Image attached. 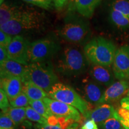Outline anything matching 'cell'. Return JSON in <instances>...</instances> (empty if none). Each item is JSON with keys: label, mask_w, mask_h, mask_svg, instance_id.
Returning a JSON list of instances; mask_svg holds the SVG:
<instances>
[{"label": "cell", "mask_w": 129, "mask_h": 129, "mask_svg": "<svg viewBox=\"0 0 129 129\" xmlns=\"http://www.w3.org/2000/svg\"><path fill=\"white\" fill-rule=\"evenodd\" d=\"M29 105L35 111L39 113L40 115L46 118L48 120L51 116L54 115L51 113L47 105L43 101V100H38V101H30Z\"/></svg>", "instance_id": "obj_21"}, {"label": "cell", "mask_w": 129, "mask_h": 129, "mask_svg": "<svg viewBox=\"0 0 129 129\" xmlns=\"http://www.w3.org/2000/svg\"><path fill=\"white\" fill-rule=\"evenodd\" d=\"M69 0H53V5L57 10H61L67 6Z\"/></svg>", "instance_id": "obj_32"}, {"label": "cell", "mask_w": 129, "mask_h": 129, "mask_svg": "<svg viewBox=\"0 0 129 129\" xmlns=\"http://www.w3.org/2000/svg\"><path fill=\"white\" fill-rule=\"evenodd\" d=\"M3 112L7 114L17 126L23 123L26 119V108H14L10 106L7 110Z\"/></svg>", "instance_id": "obj_20"}, {"label": "cell", "mask_w": 129, "mask_h": 129, "mask_svg": "<svg viewBox=\"0 0 129 129\" xmlns=\"http://www.w3.org/2000/svg\"><path fill=\"white\" fill-rule=\"evenodd\" d=\"M3 3H4V0H0V4H2Z\"/></svg>", "instance_id": "obj_39"}, {"label": "cell", "mask_w": 129, "mask_h": 129, "mask_svg": "<svg viewBox=\"0 0 129 129\" xmlns=\"http://www.w3.org/2000/svg\"><path fill=\"white\" fill-rule=\"evenodd\" d=\"M99 129H122V125L115 117L108 119L98 125Z\"/></svg>", "instance_id": "obj_25"}, {"label": "cell", "mask_w": 129, "mask_h": 129, "mask_svg": "<svg viewBox=\"0 0 129 129\" xmlns=\"http://www.w3.org/2000/svg\"><path fill=\"white\" fill-rule=\"evenodd\" d=\"M116 51L114 43L102 37L93 38L84 48V53L90 62L104 67L113 64Z\"/></svg>", "instance_id": "obj_1"}, {"label": "cell", "mask_w": 129, "mask_h": 129, "mask_svg": "<svg viewBox=\"0 0 129 129\" xmlns=\"http://www.w3.org/2000/svg\"><path fill=\"white\" fill-rule=\"evenodd\" d=\"M122 129H127V128H124V127H122Z\"/></svg>", "instance_id": "obj_41"}, {"label": "cell", "mask_w": 129, "mask_h": 129, "mask_svg": "<svg viewBox=\"0 0 129 129\" xmlns=\"http://www.w3.org/2000/svg\"><path fill=\"white\" fill-rule=\"evenodd\" d=\"M10 106L9 99L2 88H0V108L2 111H4Z\"/></svg>", "instance_id": "obj_30"}, {"label": "cell", "mask_w": 129, "mask_h": 129, "mask_svg": "<svg viewBox=\"0 0 129 129\" xmlns=\"http://www.w3.org/2000/svg\"><path fill=\"white\" fill-rule=\"evenodd\" d=\"M29 99L23 91L13 99L10 100V106L14 108H26L29 105Z\"/></svg>", "instance_id": "obj_24"}, {"label": "cell", "mask_w": 129, "mask_h": 129, "mask_svg": "<svg viewBox=\"0 0 129 129\" xmlns=\"http://www.w3.org/2000/svg\"><path fill=\"white\" fill-rule=\"evenodd\" d=\"M120 107L129 109V97L125 96L120 100Z\"/></svg>", "instance_id": "obj_35"}, {"label": "cell", "mask_w": 129, "mask_h": 129, "mask_svg": "<svg viewBox=\"0 0 129 129\" xmlns=\"http://www.w3.org/2000/svg\"><path fill=\"white\" fill-rule=\"evenodd\" d=\"M87 58L76 48L67 47L64 49L57 64V71L64 75H77L86 70Z\"/></svg>", "instance_id": "obj_4"}, {"label": "cell", "mask_w": 129, "mask_h": 129, "mask_svg": "<svg viewBox=\"0 0 129 129\" xmlns=\"http://www.w3.org/2000/svg\"><path fill=\"white\" fill-rule=\"evenodd\" d=\"M117 111L112 105L102 104L96 106L94 108L87 111L83 114V117L87 120L94 121L98 125L108 119L115 117Z\"/></svg>", "instance_id": "obj_13"}, {"label": "cell", "mask_w": 129, "mask_h": 129, "mask_svg": "<svg viewBox=\"0 0 129 129\" xmlns=\"http://www.w3.org/2000/svg\"><path fill=\"white\" fill-rule=\"evenodd\" d=\"M57 50V46L49 38L40 39L30 44L28 59L30 63L46 62Z\"/></svg>", "instance_id": "obj_6"}, {"label": "cell", "mask_w": 129, "mask_h": 129, "mask_svg": "<svg viewBox=\"0 0 129 129\" xmlns=\"http://www.w3.org/2000/svg\"><path fill=\"white\" fill-rule=\"evenodd\" d=\"M51 99L74 106L82 114L91 109V105L81 96L73 88L68 85L58 82L48 92Z\"/></svg>", "instance_id": "obj_5"}, {"label": "cell", "mask_w": 129, "mask_h": 129, "mask_svg": "<svg viewBox=\"0 0 129 129\" xmlns=\"http://www.w3.org/2000/svg\"><path fill=\"white\" fill-rule=\"evenodd\" d=\"M112 70L115 78L129 81V46H123L116 51Z\"/></svg>", "instance_id": "obj_10"}, {"label": "cell", "mask_w": 129, "mask_h": 129, "mask_svg": "<svg viewBox=\"0 0 129 129\" xmlns=\"http://www.w3.org/2000/svg\"><path fill=\"white\" fill-rule=\"evenodd\" d=\"M111 9L118 11L129 17L128 0H115L112 3Z\"/></svg>", "instance_id": "obj_26"}, {"label": "cell", "mask_w": 129, "mask_h": 129, "mask_svg": "<svg viewBox=\"0 0 129 129\" xmlns=\"http://www.w3.org/2000/svg\"><path fill=\"white\" fill-rule=\"evenodd\" d=\"M26 118L30 121L37 122L40 124H48L47 119L40 115L30 106L26 107Z\"/></svg>", "instance_id": "obj_23"}, {"label": "cell", "mask_w": 129, "mask_h": 129, "mask_svg": "<svg viewBox=\"0 0 129 129\" xmlns=\"http://www.w3.org/2000/svg\"><path fill=\"white\" fill-rule=\"evenodd\" d=\"M128 96V97H129V90H128V93H127V96Z\"/></svg>", "instance_id": "obj_40"}, {"label": "cell", "mask_w": 129, "mask_h": 129, "mask_svg": "<svg viewBox=\"0 0 129 129\" xmlns=\"http://www.w3.org/2000/svg\"><path fill=\"white\" fill-rule=\"evenodd\" d=\"M88 32L87 26L78 22L68 23L59 30L60 37L71 43H80L83 41Z\"/></svg>", "instance_id": "obj_11"}, {"label": "cell", "mask_w": 129, "mask_h": 129, "mask_svg": "<svg viewBox=\"0 0 129 129\" xmlns=\"http://www.w3.org/2000/svg\"><path fill=\"white\" fill-rule=\"evenodd\" d=\"M90 76L93 80L104 87H108L115 82V75L110 67L93 64L89 70Z\"/></svg>", "instance_id": "obj_14"}, {"label": "cell", "mask_w": 129, "mask_h": 129, "mask_svg": "<svg viewBox=\"0 0 129 129\" xmlns=\"http://www.w3.org/2000/svg\"><path fill=\"white\" fill-rule=\"evenodd\" d=\"M19 129H37L35 128V125L32 124L31 122L28 121H25L23 123L20 125Z\"/></svg>", "instance_id": "obj_36"}, {"label": "cell", "mask_w": 129, "mask_h": 129, "mask_svg": "<svg viewBox=\"0 0 129 129\" xmlns=\"http://www.w3.org/2000/svg\"><path fill=\"white\" fill-rule=\"evenodd\" d=\"M43 101L51 111V113L56 117L66 118L78 123L82 121L81 113L74 106L53 99L49 97L44 98Z\"/></svg>", "instance_id": "obj_8"}, {"label": "cell", "mask_w": 129, "mask_h": 129, "mask_svg": "<svg viewBox=\"0 0 129 129\" xmlns=\"http://www.w3.org/2000/svg\"><path fill=\"white\" fill-rule=\"evenodd\" d=\"M8 60H10V58L7 49L0 47V63Z\"/></svg>", "instance_id": "obj_34"}, {"label": "cell", "mask_w": 129, "mask_h": 129, "mask_svg": "<svg viewBox=\"0 0 129 129\" xmlns=\"http://www.w3.org/2000/svg\"><path fill=\"white\" fill-rule=\"evenodd\" d=\"M23 83L21 79L17 77L1 78V88L7 94L9 101L16 98L22 92Z\"/></svg>", "instance_id": "obj_16"}, {"label": "cell", "mask_w": 129, "mask_h": 129, "mask_svg": "<svg viewBox=\"0 0 129 129\" xmlns=\"http://www.w3.org/2000/svg\"><path fill=\"white\" fill-rule=\"evenodd\" d=\"M81 129H99V126L94 121L87 120L81 127Z\"/></svg>", "instance_id": "obj_31"}, {"label": "cell", "mask_w": 129, "mask_h": 129, "mask_svg": "<svg viewBox=\"0 0 129 129\" xmlns=\"http://www.w3.org/2000/svg\"><path fill=\"white\" fill-rule=\"evenodd\" d=\"M30 43L20 35H16L6 48L10 60L27 65L29 63L28 50Z\"/></svg>", "instance_id": "obj_9"}, {"label": "cell", "mask_w": 129, "mask_h": 129, "mask_svg": "<svg viewBox=\"0 0 129 129\" xmlns=\"http://www.w3.org/2000/svg\"><path fill=\"white\" fill-rule=\"evenodd\" d=\"M22 91L25 93L30 101L43 100L49 97L47 92L30 81L24 82Z\"/></svg>", "instance_id": "obj_18"}, {"label": "cell", "mask_w": 129, "mask_h": 129, "mask_svg": "<svg viewBox=\"0 0 129 129\" xmlns=\"http://www.w3.org/2000/svg\"><path fill=\"white\" fill-rule=\"evenodd\" d=\"M111 19L112 22L120 28H124L129 26V17L118 11L111 9Z\"/></svg>", "instance_id": "obj_22"}, {"label": "cell", "mask_w": 129, "mask_h": 129, "mask_svg": "<svg viewBox=\"0 0 129 129\" xmlns=\"http://www.w3.org/2000/svg\"><path fill=\"white\" fill-rule=\"evenodd\" d=\"M25 65L16 61L10 59L0 63L1 78L17 77L21 79L23 83L25 80Z\"/></svg>", "instance_id": "obj_15"}, {"label": "cell", "mask_w": 129, "mask_h": 129, "mask_svg": "<svg viewBox=\"0 0 129 129\" xmlns=\"http://www.w3.org/2000/svg\"><path fill=\"white\" fill-rule=\"evenodd\" d=\"M25 81H30L46 92L48 93L53 85L58 83L57 76L47 62L29 63L25 65Z\"/></svg>", "instance_id": "obj_2"}, {"label": "cell", "mask_w": 129, "mask_h": 129, "mask_svg": "<svg viewBox=\"0 0 129 129\" xmlns=\"http://www.w3.org/2000/svg\"><path fill=\"white\" fill-rule=\"evenodd\" d=\"M75 1H76V0H69V1H70L71 3H74H74H75Z\"/></svg>", "instance_id": "obj_38"}, {"label": "cell", "mask_w": 129, "mask_h": 129, "mask_svg": "<svg viewBox=\"0 0 129 129\" xmlns=\"http://www.w3.org/2000/svg\"><path fill=\"white\" fill-rule=\"evenodd\" d=\"M117 113L121 118L129 121V109L120 107V108L118 109Z\"/></svg>", "instance_id": "obj_33"}, {"label": "cell", "mask_w": 129, "mask_h": 129, "mask_svg": "<svg viewBox=\"0 0 129 129\" xmlns=\"http://www.w3.org/2000/svg\"><path fill=\"white\" fill-rule=\"evenodd\" d=\"M13 37L2 30H0V47L7 48L12 41Z\"/></svg>", "instance_id": "obj_29"}, {"label": "cell", "mask_w": 129, "mask_h": 129, "mask_svg": "<svg viewBox=\"0 0 129 129\" xmlns=\"http://www.w3.org/2000/svg\"><path fill=\"white\" fill-rule=\"evenodd\" d=\"M41 23V16L37 12L21 9L12 20L0 26V28L13 37L19 35L22 32L36 29L40 28Z\"/></svg>", "instance_id": "obj_3"}, {"label": "cell", "mask_w": 129, "mask_h": 129, "mask_svg": "<svg viewBox=\"0 0 129 129\" xmlns=\"http://www.w3.org/2000/svg\"><path fill=\"white\" fill-rule=\"evenodd\" d=\"M104 86L90 78L84 79L80 88L81 96L91 105L101 104L102 99L105 91Z\"/></svg>", "instance_id": "obj_7"}, {"label": "cell", "mask_w": 129, "mask_h": 129, "mask_svg": "<svg viewBox=\"0 0 129 129\" xmlns=\"http://www.w3.org/2000/svg\"><path fill=\"white\" fill-rule=\"evenodd\" d=\"M115 117L116 118H117L119 121H120L121 123V124L122 125V126L124 127V128H127V129H129V121H128L125 120H124V119L121 118L120 116L118 115V113L116 114Z\"/></svg>", "instance_id": "obj_37"}, {"label": "cell", "mask_w": 129, "mask_h": 129, "mask_svg": "<svg viewBox=\"0 0 129 129\" xmlns=\"http://www.w3.org/2000/svg\"><path fill=\"white\" fill-rule=\"evenodd\" d=\"M103 0H76L74 3L75 9L84 17H90L95 9Z\"/></svg>", "instance_id": "obj_17"}, {"label": "cell", "mask_w": 129, "mask_h": 129, "mask_svg": "<svg viewBox=\"0 0 129 129\" xmlns=\"http://www.w3.org/2000/svg\"><path fill=\"white\" fill-rule=\"evenodd\" d=\"M16 127L17 125L11 118L1 111L0 114V129H14Z\"/></svg>", "instance_id": "obj_27"}, {"label": "cell", "mask_w": 129, "mask_h": 129, "mask_svg": "<svg viewBox=\"0 0 129 129\" xmlns=\"http://www.w3.org/2000/svg\"><path fill=\"white\" fill-rule=\"evenodd\" d=\"M23 1L45 10L51 9L53 4V0H23Z\"/></svg>", "instance_id": "obj_28"}, {"label": "cell", "mask_w": 129, "mask_h": 129, "mask_svg": "<svg viewBox=\"0 0 129 129\" xmlns=\"http://www.w3.org/2000/svg\"><path fill=\"white\" fill-rule=\"evenodd\" d=\"M129 90V81L119 80L114 82L105 90L102 99V104H109L117 102L124 98Z\"/></svg>", "instance_id": "obj_12"}, {"label": "cell", "mask_w": 129, "mask_h": 129, "mask_svg": "<svg viewBox=\"0 0 129 129\" xmlns=\"http://www.w3.org/2000/svg\"><path fill=\"white\" fill-rule=\"evenodd\" d=\"M22 9L12 4L3 3L0 7V26L12 20Z\"/></svg>", "instance_id": "obj_19"}]
</instances>
